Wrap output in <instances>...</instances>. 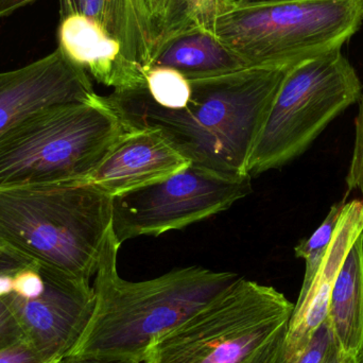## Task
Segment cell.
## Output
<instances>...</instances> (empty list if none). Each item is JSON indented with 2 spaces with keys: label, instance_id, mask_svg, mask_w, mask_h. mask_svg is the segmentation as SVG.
I'll list each match as a JSON object with an SVG mask.
<instances>
[{
  "label": "cell",
  "instance_id": "obj_28",
  "mask_svg": "<svg viewBox=\"0 0 363 363\" xmlns=\"http://www.w3.org/2000/svg\"><path fill=\"white\" fill-rule=\"evenodd\" d=\"M238 4H250V2L270 1V0H236Z\"/></svg>",
  "mask_w": 363,
  "mask_h": 363
},
{
  "label": "cell",
  "instance_id": "obj_9",
  "mask_svg": "<svg viewBox=\"0 0 363 363\" xmlns=\"http://www.w3.org/2000/svg\"><path fill=\"white\" fill-rule=\"evenodd\" d=\"M252 177L224 176L190 164L169 178L113 198L117 242L157 237L213 217L252 191Z\"/></svg>",
  "mask_w": 363,
  "mask_h": 363
},
{
  "label": "cell",
  "instance_id": "obj_3",
  "mask_svg": "<svg viewBox=\"0 0 363 363\" xmlns=\"http://www.w3.org/2000/svg\"><path fill=\"white\" fill-rule=\"evenodd\" d=\"M113 228V198L89 184L0 189V253L91 281Z\"/></svg>",
  "mask_w": 363,
  "mask_h": 363
},
{
  "label": "cell",
  "instance_id": "obj_10",
  "mask_svg": "<svg viewBox=\"0 0 363 363\" xmlns=\"http://www.w3.org/2000/svg\"><path fill=\"white\" fill-rule=\"evenodd\" d=\"M98 97L89 74L57 47L29 65L0 72V135L42 108Z\"/></svg>",
  "mask_w": 363,
  "mask_h": 363
},
{
  "label": "cell",
  "instance_id": "obj_21",
  "mask_svg": "<svg viewBox=\"0 0 363 363\" xmlns=\"http://www.w3.org/2000/svg\"><path fill=\"white\" fill-rule=\"evenodd\" d=\"M333 342L334 340L325 321L318 328L306 351L300 357L291 359L286 353L279 363H321L328 354V350L332 347Z\"/></svg>",
  "mask_w": 363,
  "mask_h": 363
},
{
  "label": "cell",
  "instance_id": "obj_23",
  "mask_svg": "<svg viewBox=\"0 0 363 363\" xmlns=\"http://www.w3.org/2000/svg\"><path fill=\"white\" fill-rule=\"evenodd\" d=\"M360 98L359 114L356 121L355 146L347 184L350 190H359L363 201V94Z\"/></svg>",
  "mask_w": 363,
  "mask_h": 363
},
{
  "label": "cell",
  "instance_id": "obj_14",
  "mask_svg": "<svg viewBox=\"0 0 363 363\" xmlns=\"http://www.w3.org/2000/svg\"><path fill=\"white\" fill-rule=\"evenodd\" d=\"M247 66V62L225 46L213 31L189 21L157 40L147 68H172L188 80H196Z\"/></svg>",
  "mask_w": 363,
  "mask_h": 363
},
{
  "label": "cell",
  "instance_id": "obj_5",
  "mask_svg": "<svg viewBox=\"0 0 363 363\" xmlns=\"http://www.w3.org/2000/svg\"><path fill=\"white\" fill-rule=\"evenodd\" d=\"M294 311L275 288L240 277L153 342L143 363H279Z\"/></svg>",
  "mask_w": 363,
  "mask_h": 363
},
{
  "label": "cell",
  "instance_id": "obj_22",
  "mask_svg": "<svg viewBox=\"0 0 363 363\" xmlns=\"http://www.w3.org/2000/svg\"><path fill=\"white\" fill-rule=\"evenodd\" d=\"M43 355L27 338L0 349V363H60Z\"/></svg>",
  "mask_w": 363,
  "mask_h": 363
},
{
  "label": "cell",
  "instance_id": "obj_11",
  "mask_svg": "<svg viewBox=\"0 0 363 363\" xmlns=\"http://www.w3.org/2000/svg\"><path fill=\"white\" fill-rule=\"evenodd\" d=\"M190 162L155 129H128L100 165L79 184L114 196L177 174Z\"/></svg>",
  "mask_w": 363,
  "mask_h": 363
},
{
  "label": "cell",
  "instance_id": "obj_1",
  "mask_svg": "<svg viewBox=\"0 0 363 363\" xmlns=\"http://www.w3.org/2000/svg\"><path fill=\"white\" fill-rule=\"evenodd\" d=\"M290 68L247 66L189 80L191 97L180 110L157 106L147 86L114 91L106 99L128 129L159 130L192 165L242 178Z\"/></svg>",
  "mask_w": 363,
  "mask_h": 363
},
{
  "label": "cell",
  "instance_id": "obj_7",
  "mask_svg": "<svg viewBox=\"0 0 363 363\" xmlns=\"http://www.w3.org/2000/svg\"><path fill=\"white\" fill-rule=\"evenodd\" d=\"M362 93L359 77L341 49L290 68L250 155V176L300 157Z\"/></svg>",
  "mask_w": 363,
  "mask_h": 363
},
{
  "label": "cell",
  "instance_id": "obj_20",
  "mask_svg": "<svg viewBox=\"0 0 363 363\" xmlns=\"http://www.w3.org/2000/svg\"><path fill=\"white\" fill-rule=\"evenodd\" d=\"M236 0H186L188 15L194 23L213 32L218 17Z\"/></svg>",
  "mask_w": 363,
  "mask_h": 363
},
{
  "label": "cell",
  "instance_id": "obj_6",
  "mask_svg": "<svg viewBox=\"0 0 363 363\" xmlns=\"http://www.w3.org/2000/svg\"><path fill=\"white\" fill-rule=\"evenodd\" d=\"M362 21L357 0L235 1L213 33L249 66L292 67L342 48Z\"/></svg>",
  "mask_w": 363,
  "mask_h": 363
},
{
  "label": "cell",
  "instance_id": "obj_12",
  "mask_svg": "<svg viewBox=\"0 0 363 363\" xmlns=\"http://www.w3.org/2000/svg\"><path fill=\"white\" fill-rule=\"evenodd\" d=\"M363 233V201L345 203L332 242L306 294L298 298L288 328L286 353L300 357L328 317L330 294L337 274L356 239Z\"/></svg>",
  "mask_w": 363,
  "mask_h": 363
},
{
  "label": "cell",
  "instance_id": "obj_15",
  "mask_svg": "<svg viewBox=\"0 0 363 363\" xmlns=\"http://www.w3.org/2000/svg\"><path fill=\"white\" fill-rule=\"evenodd\" d=\"M60 18L82 15L119 43L125 55L146 69L159 33L145 0H59Z\"/></svg>",
  "mask_w": 363,
  "mask_h": 363
},
{
  "label": "cell",
  "instance_id": "obj_18",
  "mask_svg": "<svg viewBox=\"0 0 363 363\" xmlns=\"http://www.w3.org/2000/svg\"><path fill=\"white\" fill-rule=\"evenodd\" d=\"M146 72L147 91L151 99L167 110L185 108L191 97V84L172 68L150 67Z\"/></svg>",
  "mask_w": 363,
  "mask_h": 363
},
{
  "label": "cell",
  "instance_id": "obj_25",
  "mask_svg": "<svg viewBox=\"0 0 363 363\" xmlns=\"http://www.w3.org/2000/svg\"><path fill=\"white\" fill-rule=\"evenodd\" d=\"M321 363H359V356L341 353L333 342L332 347L328 350V354Z\"/></svg>",
  "mask_w": 363,
  "mask_h": 363
},
{
  "label": "cell",
  "instance_id": "obj_16",
  "mask_svg": "<svg viewBox=\"0 0 363 363\" xmlns=\"http://www.w3.org/2000/svg\"><path fill=\"white\" fill-rule=\"evenodd\" d=\"M326 323L341 353L363 352V233L350 249L333 287Z\"/></svg>",
  "mask_w": 363,
  "mask_h": 363
},
{
  "label": "cell",
  "instance_id": "obj_30",
  "mask_svg": "<svg viewBox=\"0 0 363 363\" xmlns=\"http://www.w3.org/2000/svg\"><path fill=\"white\" fill-rule=\"evenodd\" d=\"M359 363H363V352L362 355L359 356Z\"/></svg>",
  "mask_w": 363,
  "mask_h": 363
},
{
  "label": "cell",
  "instance_id": "obj_26",
  "mask_svg": "<svg viewBox=\"0 0 363 363\" xmlns=\"http://www.w3.org/2000/svg\"><path fill=\"white\" fill-rule=\"evenodd\" d=\"M36 0H0V17L8 16L14 11Z\"/></svg>",
  "mask_w": 363,
  "mask_h": 363
},
{
  "label": "cell",
  "instance_id": "obj_19",
  "mask_svg": "<svg viewBox=\"0 0 363 363\" xmlns=\"http://www.w3.org/2000/svg\"><path fill=\"white\" fill-rule=\"evenodd\" d=\"M159 38L170 30L192 21L186 0H145Z\"/></svg>",
  "mask_w": 363,
  "mask_h": 363
},
{
  "label": "cell",
  "instance_id": "obj_8",
  "mask_svg": "<svg viewBox=\"0 0 363 363\" xmlns=\"http://www.w3.org/2000/svg\"><path fill=\"white\" fill-rule=\"evenodd\" d=\"M0 300L26 338L47 358L63 360L86 328L91 283L0 253Z\"/></svg>",
  "mask_w": 363,
  "mask_h": 363
},
{
  "label": "cell",
  "instance_id": "obj_2",
  "mask_svg": "<svg viewBox=\"0 0 363 363\" xmlns=\"http://www.w3.org/2000/svg\"><path fill=\"white\" fill-rule=\"evenodd\" d=\"M119 247L112 228L95 274L93 313L65 357L143 363L153 342L241 277L194 266L174 269L148 281H125L117 271Z\"/></svg>",
  "mask_w": 363,
  "mask_h": 363
},
{
  "label": "cell",
  "instance_id": "obj_13",
  "mask_svg": "<svg viewBox=\"0 0 363 363\" xmlns=\"http://www.w3.org/2000/svg\"><path fill=\"white\" fill-rule=\"evenodd\" d=\"M59 48L100 84L114 91L147 86L146 72L130 60L117 40L99 25L82 15L60 18Z\"/></svg>",
  "mask_w": 363,
  "mask_h": 363
},
{
  "label": "cell",
  "instance_id": "obj_17",
  "mask_svg": "<svg viewBox=\"0 0 363 363\" xmlns=\"http://www.w3.org/2000/svg\"><path fill=\"white\" fill-rule=\"evenodd\" d=\"M345 205V200L335 204L330 208L328 217L322 222L318 230L309 238L301 241L294 247V253H296V257L303 258L305 260V275L300 296L306 294L315 273L318 272L320 264H322L324 257H325L326 252H328V247L332 242L339 218H340Z\"/></svg>",
  "mask_w": 363,
  "mask_h": 363
},
{
  "label": "cell",
  "instance_id": "obj_29",
  "mask_svg": "<svg viewBox=\"0 0 363 363\" xmlns=\"http://www.w3.org/2000/svg\"><path fill=\"white\" fill-rule=\"evenodd\" d=\"M358 4H359L360 8H362V11L363 13V0H357Z\"/></svg>",
  "mask_w": 363,
  "mask_h": 363
},
{
  "label": "cell",
  "instance_id": "obj_4",
  "mask_svg": "<svg viewBox=\"0 0 363 363\" xmlns=\"http://www.w3.org/2000/svg\"><path fill=\"white\" fill-rule=\"evenodd\" d=\"M127 131L102 96L42 108L0 135V189L81 183Z\"/></svg>",
  "mask_w": 363,
  "mask_h": 363
},
{
  "label": "cell",
  "instance_id": "obj_27",
  "mask_svg": "<svg viewBox=\"0 0 363 363\" xmlns=\"http://www.w3.org/2000/svg\"><path fill=\"white\" fill-rule=\"evenodd\" d=\"M60 363H138V362H100V360L76 359V358L65 357Z\"/></svg>",
  "mask_w": 363,
  "mask_h": 363
},
{
  "label": "cell",
  "instance_id": "obj_24",
  "mask_svg": "<svg viewBox=\"0 0 363 363\" xmlns=\"http://www.w3.org/2000/svg\"><path fill=\"white\" fill-rule=\"evenodd\" d=\"M23 338L25 335L14 315L0 300V341H17Z\"/></svg>",
  "mask_w": 363,
  "mask_h": 363
}]
</instances>
